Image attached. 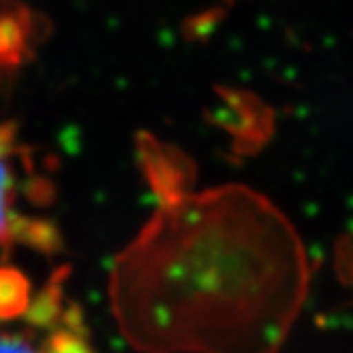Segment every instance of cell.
<instances>
[{"label":"cell","instance_id":"cell-3","mask_svg":"<svg viewBox=\"0 0 353 353\" xmlns=\"http://www.w3.org/2000/svg\"><path fill=\"white\" fill-rule=\"evenodd\" d=\"M11 170L0 158V243L9 234V213H11Z\"/></svg>","mask_w":353,"mask_h":353},{"label":"cell","instance_id":"cell-1","mask_svg":"<svg viewBox=\"0 0 353 353\" xmlns=\"http://www.w3.org/2000/svg\"><path fill=\"white\" fill-rule=\"evenodd\" d=\"M311 268L292 221L245 185L162 200L115 258L111 309L143 353H279Z\"/></svg>","mask_w":353,"mask_h":353},{"label":"cell","instance_id":"cell-2","mask_svg":"<svg viewBox=\"0 0 353 353\" xmlns=\"http://www.w3.org/2000/svg\"><path fill=\"white\" fill-rule=\"evenodd\" d=\"M26 305V281L13 270H0V315L17 313Z\"/></svg>","mask_w":353,"mask_h":353},{"label":"cell","instance_id":"cell-4","mask_svg":"<svg viewBox=\"0 0 353 353\" xmlns=\"http://www.w3.org/2000/svg\"><path fill=\"white\" fill-rule=\"evenodd\" d=\"M0 353H37L30 345L13 336H0Z\"/></svg>","mask_w":353,"mask_h":353}]
</instances>
